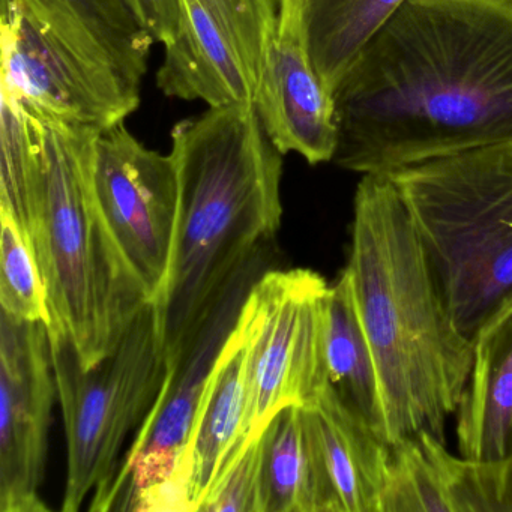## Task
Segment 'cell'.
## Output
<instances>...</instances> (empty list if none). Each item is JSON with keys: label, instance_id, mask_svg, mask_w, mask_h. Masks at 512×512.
Listing matches in <instances>:
<instances>
[{"label": "cell", "instance_id": "cell-18", "mask_svg": "<svg viewBox=\"0 0 512 512\" xmlns=\"http://www.w3.org/2000/svg\"><path fill=\"white\" fill-rule=\"evenodd\" d=\"M325 350L328 385L380 436L382 398L376 362L346 269L326 296Z\"/></svg>", "mask_w": 512, "mask_h": 512}, {"label": "cell", "instance_id": "cell-20", "mask_svg": "<svg viewBox=\"0 0 512 512\" xmlns=\"http://www.w3.org/2000/svg\"><path fill=\"white\" fill-rule=\"evenodd\" d=\"M445 442L422 430L391 445L380 512H451Z\"/></svg>", "mask_w": 512, "mask_h": 512}, {"label": "cell", "instance_id": "cell-26", "mask_svg": "<svg viewBox=\"0 0 512 512\" xmlns=\"http://www.w3.org/2000/svg\"><path fill=\"white\" fill-rule=\"evenodd\" d=\"M475 463L479 512L512 511V458L500 463Z\"/></svg>", "mask_w": 512, "mask_h": 512}, {"label": "cell", "instance_id": "cell-24", "mask_svg": "<svg viewBox=\"0 0 512 512\" xmlns=\"http://www.w3.org/2000/svg\"><path fill=\"white\" fill-rule=\"evenodd\" d=\"M199 511L262 512V434L224 467Z\"/></svg>", "mask_w": 512, "mask_h": 512}, {"label": "cell", "instance_id": "cell-11", "mask_svg": "<svg viewBox=\"0 0 512 512\" xmlns=\"http://www.w3.org/2000/svg\"><path fill=\"white\" fill-rule=\"evenodd\" d=\"M58 392L49 329L0 310V512H46L53 400Z\"/></svg>", "mask_w": 512, "mask_h": 512}, {"label": "cell", "instance_id": "cell-3", "mask_svg": "<svg viewBox=\"0 0 512 512\" xmlns=\"http://www.w3.org/2000/svg\"><path fill=\"white\" fill-rule=\"evenodd\" d=\"M347 275L367 334L389 446L425 430L445 442L473 364V341L449 317L424 248L388 173L356 188Z\"/></svg>", "mask_w": 512, "mask_h": 512}, {"label": "cell", "instance_id": "cell-6", "mask_svg": "<svg viewBox=\"0 0 512 512\" xmlns=\"http://www.w3.org/2000/svg\"><path fill=\"white\" fill-rule=\"evenodd\" d=\"M2 98L40 121L103 131L140 104L142 79L65 0H2Z\"/></svg>", "mask_w": 512, "mask_h": 512}, {"label": "cell", "instance_id": "cell-9", "mask_svg": "<svg viewBox=\"0 0 512 512\" xmlns=\"http://www.w3.org/2000/svg\"><path fill=\"white\" fill-rule=\"evenodd\" d=\"M328 292L322 275L301 268L269 269L251 287L242 308L251 337V439L280 410L316 406L328 386Z\"/></svg>", "mask_w": 512, "mask_h": 512}, {"label": "cell", "instance_id": "cell-8", "mask_svg": "<svg viewBox=\"0 0 512 512\" xmlns=\"http://www.w3.org/2000/svg\"><path fill=\"white\" fill-rule=\"evenodd\" d=\"M274 259V248L265 245L236 275L185 358L167 371L163 388L115 475L95 490L91 511H158L190 442L218 355L238 323L251 287L274 269Z\"/></svg>", "mask_w": 512, "mask_h": 512}, {"label": "cell", "instance_id": "cell-15", "mask_svg": "<svg viewBox=\"0 0 512 512\" xmlns=\"http://www.w3.org/2000/svg\"><path fill=\"white\" fill-rule=\"evenodd\" d=\"M458 454L478 463L512 458V301L473 338V364L457 409Z\"/></svg>", "mask_w": 512, "mask_h": 512}, {"label": "cell", "instance_id": "cell-7", "mask_svg": "<svg viewBox=\"0 0 512 512\" xmlns=\"http://www.w3.org/2000/svg\"><path fill=\"white\" fill-rule=\"evenodd\" d=\"M49 335L67 437L62 511L77 512L92 490L115 475L122 445L154 406L167 365L152 302L137 313L118 347L91 368L82 364L67 334Z\"/></svg>", "mask_w": 512, "mask_h": 512}, {"label": "cell", "instance_id": "cell-16", "mask_svg": "<svg viewBox=\"0 0 512 512\" xmlns=\"http://www.w3.org/2000/svg\"><path fill=\"white\" fill-rule=\"evenodd\" d=\"M310 409L340 512H380L391 446L329 385Z\"/></svg>", "mask_w": 512, "mask_h": 512}, {"label": "cell", "instance_id": "cell-2", "mask_svg": "<svg viewBox=\"0 0 512 512\" xmlns=\"http://www.w3.org/2000/svg\"><path fill=\"white\" fill-rule=\"evenodd\" d=\"M178 217L154 310L167 371L187 355L245 263L283 217V157L254 104L208 107L172 130Z\"/></svg>", "mask_w": 512, "mask_h": 512}, {"label": "cell", "instance_id": "cell-4", "mask_svg": "<svg viewBox=\"0 0 512 512\" xmlns=\"http://www.w3.org/2000/svg\"><path fill=\"white\" fill-rule=\"evenodd\" d=\"M34 119L40 184L29 242L46 286L47 329L67 334L91 368L118 347L152 301L119 253L95 200L92 160L100 131Z\"/></svg>", "mask_w": 512, "mask_h": 512}, {"label": "cell", "instance_id": "cell-10", "mask_svg": "<svg viewBox=\"0 0 512 512\" xmlns=\"http://www.w3.org/2000/svg\"><path fill=\"white\" fill-rule=\"evenodd\" d=\"M92 185L119 253L154 301L169 271L178 217L172 155L149 149L119 122L98 133Z\"/></svg>", "mask_w": 512, "mask_h": 512}, {"label": "cell", "instance_id": "cell-14", "mask_svg": "<svg viewBox=\"0 0 512 512\" xmlns=\"http://www.w3.org/2000/svg\"><path fill=\"white\" fill-rule=\"evenodd\" d=\"M179 28L164 46L157 85L166 97L208 107L256 103L244 62L203 0H178Z\"/></svg>", "mask_w": 512, "mask_h": 512}, {"label": "cell", "instance_id": "cell-22", "mask_svg": "<svg viewBox=\"0 0 512 512\" xmlns=\"http://www.w3.org/2000/svg\"><path fill=\"white\" fill-rule=\"evenodd\" d=\"M244 62L256 92L277 22L278 0H203Z\"/></svg>", "mask_w": 512, "mask_h": 512}, {"label": "cell", "instance_id": "cell-1", "mask_svg": "<svg viewBox=\"0 0 512 512\" xmlns=\"http://www.w3.org/2000/svg\"><path fill=\"white\" fill-rule=\"evenodd\" d=\"M332 97L350 172L512 146V0H406Z\"/></svg>", "mask_w": 512, "mask_h": 512}, {"label": "cell", "instance_id": "cell-23", "mask_svg": "<svg viewBox=\"0 0 512 512\" xmlns=\"http://www.w3.org/2000/svg\"><path fill=\"white\" fill-rule=\"evenodd\" d=\"M83 20L106 41L107 46L143 80L148 70V56L154 46L122 0H65Z\"/></svg>", "mask_w": 512, "mask_h": 512}, {"label": "cell", "instance_id": "cell-17", "mask_svg": "<svg viewBox=\"0 0 512 512\" xmlns=\"http://www.w3.org/2000/svg\"><path fill=\"white\" fill-rule=\"evenodd\" d=\"M262 512H340L310 407L280 410L262 433Z\"/></svg>", "mask_w": 512, "mask_h": 512}, {"label": "cell", "instance_id": "cell-13", "mask_svg": "<svg viewBox=\"0 0 512 512\" xmlns=\"http://www.w3.org/2000/svg\"><path fill=\"white\" fill-rule=\"evenodd\" d=\"M251 337L239 316L209 376L175 479L158 511H199L224 467L251 442Z\"/></svg>", "mask_w": 512, "mask_h": 512}, {"label": "cell", "instance_id": "cell-12", "mask_svg": "<svg viewBox=\"0 0 512 512\" xmlns=\"http://www.w3.org/2000/svg\"><path fill=\"white\" fill-rule=\"evenodd\" d=\"M254 107L281 154L293 152L313 166L334 158V97L311 59L304 0H278L274 37Z\"/></svg>", "mask_w": 512, "mask_h": 512}, {"label": "cell", "instance_id": "cell-5", "mask_svg": "<svg viewBox=\"0 0 512 512\" xmlns=\"http://www.w3.org/2000/svg\"><path fill=\"white\" fill-rule=\"evenodd\" d=\"M455 328L473 341L512 301V146L388 173Z\"/></svg>", "mask_w": 512, "mask_h": 512}, {"label": "cell", "instance_id": "cell-19", "mask_svg": "<svg viewBox=\"0 0 512 512\" xmlns=\"http://www.w3.org/2000/svg\"><path fill=\"white\" fill-rule=\"evenodd\" d=\"M404 2L406 0H304L311 59L331 94L371 35Z\"/></svg>", "mask_w": 512, "mask_h": 512}, {"label": "cell", "instance_id": "cell-21", "mask_svg": "<svg viewBox=\"0 0 512 512\" xmlns=\"http://www.w3.org/2000/svg\"><path fill=\"white\" fill-rule=\"evenodd\" d=\"M0 310L49 325L46 286L34 250L16 221L0 211Z\"/></svg>", "mask_w": 512, "mask_h": 512}, {"label": "cell", "instance_id": "cell-25", "mask_svg": "<svg viewBox=\"0 0 512 512\" xmlns=\"http://www.w3.org/2000/svg\"><path fill=\"white\" fill-rule=\"evenodd\" d=\"M131 16L154 43H172L178 34V0H122Z\"/></svg>", "mask_w": 512, "mask_h": 512}]
</instances>
